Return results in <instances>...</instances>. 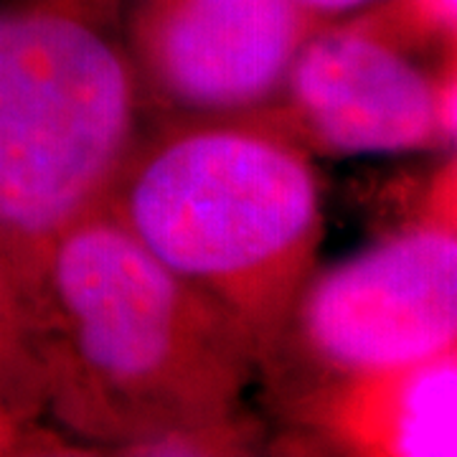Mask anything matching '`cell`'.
Listing matches in <instances>:
<instances>
[{"label":"cell","instance_id":"52a82bcc","mask_svg":"<svg viewBox=\"0 0 457 457\" xmlns=\"http://www.w3.org/2000/svg\"><path fill=\"white\" fill-rule=\"evenodd\" d=\"M455 351L300 399L312 425L369 455H455Z\"/></svg>","mask_w":457,"mask_h":457},{"label":"cell","instance_id":"277c9868","mask_svg":"<svg viewBox=\"0 0 457 457\" xmlns=\"http://www.w3.org/2000/svg\"><path fill=\"white\" fill-rule=\"evenodd\" d=\"M455 165H450L422 219L312 272L272 356L295 351L318 378L315 394L409 369L455 351Z\"/></svg>","mask_w":457,"mask_h":457},{"label":"cell","instance_id":"5b68a950","mask_svg":"<svg viewBox=\"0 0 457 457\" xmlns=\"http://www.w3.org/2000/svg\"><path fill=\"white\" fill-rule=\"evenodd\" d=\"M295 0H125L122 44L145 102L234 114L282 89L311 36Z\"/></svg>","mask_w":457,"mask_h":457},{"label":"cell","instance_id":"8992f818","mask_svg":"<svg viewBox=\"0 0 457 457\" xmlns=\"http://www.w3.org/2000/svg\"><path fill=\"white\" fill-rule=\"evenodd\" d=\"M279 122L333 155H394L455 143V79H435L366 26L311 33L282 89Z\"/></svg>","mask_w":457,"mask_h":457},{"label":"cell","instance_id":"6da1fadb","mask_svg":"<svg viewBox=\"0 0 457 457\" xmlns=\"http://www.w3.org/2000/svg\"><path fill=\"white\" fill-rule=\"evenodd\" d=\"M49 411L84 440L137 455L246 453L254 343L209 295L99 209L51 252L36 300Z\"/></svg>","mask_w":457,"mask_h":457},{"label":"cell","instance_id":"30bf717a","mask_svg":"<svg viewBox=\"0 0 457 457\" xmlns=\"http://www.w3.org/2000/svg\"><path fill=\"white\" fill-rule=\"evenodd\" d=\"M295 3L311 13H341V11H351V8H359V5L374 3V0H295Z\"/></svg>","mask_w":457,"mask_h":457},{"label":"cell","instance_id":"9c48e42d","mask_svg":"<svg viewBox=\"0 0 457 457\" xmlns=\"http://www.w3.org/2000/svg\"><path fill=\"white\" fill-rule=\"evenodd\" d=\"M457 0H399L394 23L386 26H371L361 23L371 31L381 33L384 38L399 46V38L407 41H453L455 38Z\"/></svg>","mask_w":457,"mask_h":457},{"label":"cell","instance_id":"ba28073f","mask_svg":"<svg viewBox=\"0 0 457 457\" xmlns=\"http://www.w3.org/2000/svg\"><path fill=\"white\" fill-rule=\"evenodd\" d=\"M44 411H49L44 328L0 254V453L23 447Z\"/></svg>","mask_w":457,"mask_h":457},{"label":"cell","instance_id":"3957f363","mask_svg":"<svg viewBox=\"0 0 457 457\" xmlns=\"http://www.w3.org/2000/svg\"><path fill=\"white\" fill-rule=\"evenodd\" d=\"M125 0H0V254L38 282L56 242L99 212L135 143L143 89Z\"/></svg>","mask_w":457,"mask_h":457},{"label":"cell","instance_id":"7a4b0ae2","mask_svg":"<svg viewBox=\"0 0 457 457\" xmlns=\"http://www.w3.org/2000/svg\"><path fill=\"white\" fill-rule=\"evenodd\" d=\"M135 143L104 212L272 356L323 239L308 147L275 114H186Z\"/></svg>","mask_w":457,"mask_h":457}]
</instances>
